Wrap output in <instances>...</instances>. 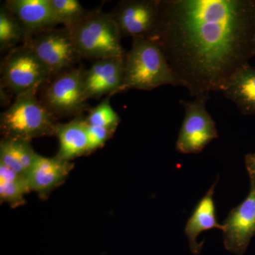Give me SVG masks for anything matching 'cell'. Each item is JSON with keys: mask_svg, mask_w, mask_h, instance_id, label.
<instances>
[{"mask_svg": "<svg viewBox=\"0 0 255 255\" xmlns=\"http://www.w3.org/2000/svg\"><path fill=\"white\" fill-rule=\"evenodd\" d=\"M222 225L226 249L237 255L244 254L255 236L254 186H251L246 199L230 212Z\"/></svg>", "mask_w": 255, "mask_h": 255, "instance_id": "cell-10", "label": "cell"}, {"mask_svg": "<svg viewBox=\"0 0 255 255\" xmlns=\"http://www.w3.org/2000/svg\"><path fill=\"white\" fill-rule=\"evenodd\" d=\"M53 14L59 24L70 29L88 12L78 0H49Z\"/></svg>", "mask_w": 255, "mask_h": 255, "instance_id": "cell-20", "label": "cell"}, {"mask_svg": "<svg viewBox=\"0 0 255 255\" xmlns=\"http://www.w3.org/2000/svg\"><path fill=\"white\" fill-rule=\"evenodd\" d=\"M26 39L24 29L18 18L4 4L0 8V49L11 50Z\"/></svg>", "mask_w": 255, "mask_h": 255, "instance_id": "cell-19", "label": "cell"}, {"mask_svg": "<svg viewBox=\"0 0 255 255\" xmlns=\"http://www.w3.org/2000/svg\"><path fill=\"white\" fill-rule=\"evenodd\" d=\"M150 38L191 97L221 92L255 55V0H160Z\"/></svg>", "mask_w": 255, "mask_h": 255, "instance_id": "cell-1", "label": "cell"}, {"mask_svg": "<svg viewBox=\"0 0 255 255\" xmlns=\"http://www.w3.org/2000/svg\"><path fill=\"white\" fill-rule=\"evenodd\" d=\"M31 192L27 178L13 172L0 164V201L11 208L25 204V196Z\"/></svg>", "mask_w": 255, "mask_h": 255, "instance_id": "cell-18", "label": "cell"}, {"mask_svg": "<svg viewBox=\"0 0 255 255\" xmlns=\"http://www.w3.org/2000/svg\"><path fill=\"white\" fill-rule=\"evenodd\" d=\"M247 171L251 179V186L255 187V152L248 154L245 157Z\"/></svg>", "mask_w": 255, "mask_h": 255, "instance_id": "cell-23", "label": "cell"}, {"mask_svg": "<svg viewBox=\"0 0 255 255\" xmlns=\"http://www.w3.org/2000/svg\"><path fill=\"white\" fill-rule=\"evenodd\" d=\"M73 168L70 161L57 157L37 155L27 176L30 191H34L42 199H46L52 191L66 180Z\"/></svg>", "mask_w": 255, "mask_h": 255, "instance_id": "cell-12", "label": "cell"}, {"mask_svg": "<svg viewBox=\"0 0 255 255\" xmlns=\"http://www.w3.org/2000/svg\"><path fill=\"white\" fill-rule=\"evenodd\" d=\"M160 0H124L110 14L122 37L150 38L158 21Z\"/></svg>", "mask_w": 255, "mask_h": 255, "instance_id": "cell-9", "label": "cell"}, {"mask_svg": "<svg viewBox=\"0 0 255 255\" xmlns=\"http://www.w3.org/2000/svg\"><path fill=\"white\" fill-rule=\"evenodd\" d=\"M116 129L110 128L97 127L88 125L87 127V137H88V149L87 155L101 148L105 145L107 140H110L116 131Z\"/></svg>", "mask_w": 255, "mask_h": 255, "instance_id": "cell-22", "label": "cell"}, {"mask_svg": "<svg viewBox=\"0 0 255 255\" xmlns=\"http://www.w3.org/2000/svg\"><path fill=\"white\" fill-rule=\"evenodd\" d=\"M69 30L80 59L122 58L127 54L118 26L110 13L104 12L100 8L89 10L81 21Z\"/></svg>", "mask_w": 255, "mask_h": 255, "instance_id": "cell-3", "label": "cell"}, {"mask_svg": "<svg viewBox=\"0 0 255 255\" xmlns=\"http://www.w3.org/2000/svg\"><path fill=\"white\" fill-rule=\"evenodd\" d=\"M85 72L82 68H74L47 85L41 102L55 117L78 116L87 109Z\"/></svg>", "mask_w": 255, "mask_h": 255, "instance_id": "cell-8", "label": "cell"}, {"mask_svg": "<svg viewBox=\"0 0 255 255\" xmlns=\"http://www.w3.org/2000/svg\"><path fill=\"white\" fill-rule=\"evenodd\" d=\"M45 65L50 78L74 68L80 57L70 30L53 28L41 32L23 43Z\"/></svg>", "mask_w": 255, "mask_h": 255, "instance_id": "cell-7", "label": "cell"}, {"mask_svg": "<svg viewBox=\"0 0 255 255\" xmlns=\"http://www.w3.org/2000/svg\"><path fill=\"white\" fill-rule=\"evenodd\" d=\"M3 4L22 25L26 34L24 43L35 35L59 24L49 0H6Z\"/></svg>", "mask_w": 255, "mask_h": 255, "instance_id": "cell-13", "label": "cell"}, {"mask_svg": "<svg viewBox=\"0 0 255 255\" xmlns=\"http://www.w3.org/2000/svg\"><path fill=\"white\" fill-rule=\"evenodd\" d=\"M217 182L216 180L199 201L184 229V233L189 240L191 251L194 254H199L202 248L203 245L197 242V238L201 233L213 228H219L223 231V225L219 224L216 221L215 210L214 195Z\"/></svg>", "mask_w": 255, "mask_h": 255, "instance_id": "cell-16", "label": "cell"}, {"mask_svg": "<svg viewBox=\"0 0 255 255\" xmlns=\"http://www.w3.org/2000/svg\"><path fill=\"white\" fill-rule=\"evenodd\" d=\"M0 68L1 86L16 96L37 92L51 78L45 65L25 44L9 50Z\"/></svg>", "mask_w": 255, "mask_h": 255, "instance_id": "cell-5", "label": "cell"}, {"mask_svg": "<svg viewBox=\"0 0 255 255\" xmlns=\"http://www.w3.org/2000/svg\"><path fill=\"white\" fill-rule=\"evenodd\" d=\"M163 85L181 86L159 43L150 38H133L125 55L122 92L151 91Z\"/></svg>", "mask_w": 255, "mask_h": 255, "instance_id": "cell-2", "label": "cell"}, {"mask_svg": "<svg viewBox=\"0 0 255 255\" xmlns=\"http://www.w3.org/2000/svg\"><path fill=\"white\" fill-rule=\"evenodd\" d=\"M87 127L86 117L82 114L76 116L68 123H57L53 135L58 137L59 142L57 157L71 162L77 157L87 155Z\"/></svg>", "mask_w": 255, "mask_h": 255, "instance_id": "cell-14", "label": "cell"}, {"mask_svg": "<svg viewBox=\"0 0 255 255\" xmlns=\"http://www.w3.org/2000/svg\"><path fill=\"white\" fill-rule=\"evenodd\" d=\"M36 91L16 96L14 102L1 114L0 128L3 137L29 140L54 135L56 119L41 101Z\"/></svg>", "mask_w": 255, "mask_h": 255, "instance_id": "cell-4", "label": "cell"}, {"mask_svg": "<svg viewBox=\"0 0 255 255\" xmlns=\"http://www.w3.org/2000/svg\"><path fill=\"white\" fill-rule=\"evenodd\" d=\"M86 122L88 125L110 128L117 130L121 119L118 114L112 108L110 98L107 97L100 105L90 111L89 115L86 117Z\"/></svg>", "mask_w": 255, "mask_h": 255, "instance_id": "cell-21", "label": "cell"}, {"mask_svg": "<svg viewBox=\"0 0 255 255\" xmlns=\"http://www.w3.org/2000/svg\"><path fill=\"white\" fill-rule=\"evenodd\" d=\"M209 95L196 97L192 101H180L184 117L179 130L176 149L183 154H197L219 137L216 123L206 110Z\"/></svg>", "mask_w": 255, "mask_h": 255, "instance_id": "cell-6", "label": "cell"}, {"mask_svg": "<svg viewBox=\"0 0 255 255\" xmlns=\"http://www.w3.org/2000/svg\"><path fill=\"white\" fill-rule=\"evenodd\" d=\"M125 56L95 60L85 72V93L88 100L122 92Z\"/></svg>", "mask_w": 255, "mask_h": 255, "instance_id": "cell-11", "label": "cell"}, {"mask_svg": "<svg viewBox=\"0 0 255 255\" xmlns=\"http://www.w3.org/2000/svg\"><path fill=\"white\" fill-rule=\"evenodd\" d=\"M38 154L29 140L3 137L0 142V164L27 178Z\"/></svg>", "mask_w": 255, "mask_h": 255, "instance_id": "cell-17", "label": "cell"}, {"mask_svg": "<svg viewBox=\"0 0 255 255\" xmlns=\"http://www.w3.org/2000/svg\"><path fill=\"white\" fill-rule=\"evenodd\" d=\"M221 92L244 115L255 116V68L249 63L237 70Z\"/></svg>", "mask_w": 255, "mask_h": 255, "instance_id": "cell-15", "label": "cell"}]
</instances>
